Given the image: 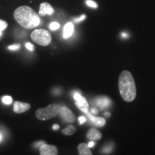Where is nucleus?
<instances>
[{
  "label": "nucleus",
  "instance_id": "obj_1",
  "mask_svg": "<svg viewBox=\"0 0 155 155\" xmlns=\"http://www.w3.org/2000/svg\"><path fill=\"white\" fill-rule=\"evenodd\" d=\"M14 17L22 28L28 30L37 28L41 22L40 15L28 6H21L16 9Z\"/></svg>",
  "mask_w": 155,
  "mask_h": 155
},
{
  "label": "nucleus",
  "instance_id": "obj_2",
  "mask_svg": "<svg viewBox=\"0 0 155 155\" xmlns=\"http://www.w3.org/2000/svg\"><path fill=\"white\" fill-rule=\"evenodd\" d=\"M119 89L121 98L125 101L131 102L137 96V88L133 75L129 71H124L119 75Z\"/></svg>",
  "mask_w": 155,
  "mask_h": 155
},
{
  "label": "nucleus",
  "instance_id": "obj_14",
  "mask_svg": "<svg viewBox=\"0 0 155 155\" xmlns=\"http://www.w3.org/2000/svg\"><path fill=\"white\" fill-rule=\"evenodd\" d=\"M96 104L99 107L103 109V108L108 107V106L111 104V100L108 99L106 97H101V98H97L96 100Z\"/></svg>",
  "mask_w": 155,
  "mask_h": 155
},
{
  "label": "nucleus",
  "instance_id": "obj_18",
  "mask_svg": "<svg viewBox=\"0 0 155 155\" xmlns=\"http://www.w3.org/2000/svg\"><path fill=\"white\" fill-rule=\"evenodd\" d=\"M86 4L88 7H92V8H97L98 7V5L93 0H86Z\"/></svg>",
  "mask_w": 155,
  "mask_h": 155
},
{
  "label": "nucleus",
  "instance_id": "obj_5",
  "mask_svg": "<svg viewBox=\"0 0 155 155\" xmlns=\"http://www.w3.org/2000/svg\"><path fill=\"white\" fill-rule=\"evenodd\" d=\"M73 98L75 99V105H76L78 109H80L81 111L84 112L86 114L87 112H88L89 105L86 98L81 96L78 93H75L74 95H73Z\"/></svg>",
  "mask_w": 155,
  "mask_h": 155
},
{
  "label": "nucleus",
  "instance_id": "obj_28",
  "mask_svg": "<svg viewBox=\"0 0 155 155\" xmlns=\"http://www.w3.org/2000/svg\"><path fill=\"white\" fill-rule=\"evenodd\" d=\"M127 34H125V33L122 34V37H123V38H126V37H127Z\"/></svg>",
  "mask_w": 155,
  "mask_h": 155
},
{
  "label": "nucleus",
  "instance_id": "obj_31",
  "mask_svg": "<svg viewBox=\"0 0 155 155\" xmlns=\"http://www.w3.org/2000/svg\"><path fill=\"white\" fill-rule=\"evenodd\" d=\"M2 32H1V31H0V37L2 36Z\"/></svg>",
  "mask_w": 155,
  "mask_h": 155
},
{
  "label": "nucleus",
  "instance_id": "obj_26",
  "mask_svg": "<svg viewBox=\"0 0 155 155\" xmlns=\"http://www.w3.org/2000/svg\"><path fill=\"white\" fill-rule=\"evenodd\" d=\"M53 129H54V130H58V129H59V126H58V124H55L53 127Z\"/></svg>",
  "mask_w": 155,
  "mask_h": 155
},
{
  "label": "nucleus",
  "instance_id": "obj_8",
  "mask_svg": "<svg viewBox=\"0 0 155 155\" xmlns=\"http://www.w3.org/2000/svg\"><path fill=\"white\" fill-rule=\"evenodd\" d=\"M30 104L28 103H22L20 101H15L13 106V111L16 114H22L28 111L30 108Z\"/></svg>",
  "mask_w": 155,
  "mask_h": 155
},
{
  "label": "nucleus",
  "instance_id": "obj_9",
  "mask_svg": "<svg viewBox=\"0 0 155 155\" xmlns=\"http://www.w3.org/2000/svg\"><path fill=\"white\" fill-rule=\"evenodd\" d=\"M54 10L53 7L48 2L42 3L40 6V10H39V15L40 16H45L46 15H53Z\"/></svg>",
  "mask_w": 155,
  "mask_h": 155
},
{
  "label": "nucleus",
  "instance_id": "obj_30",
  "mask_svg": "<svg viewBox=\"0 0 155 155\" xmlns=\"http://www.w3.org/2000/svg\"><path fill=\"white\" fill-rule=\"evenodd\" d=\"M2 135L0 134V141H2Z\"/></svg>",
  "mask_w": 155,
  "mask_h": 155
},
{
  "label": "nucleus",
  "instance_id": "obj_22",
  "mask_svg": "<svg viewBox=\"0 0 155 155\" xmlns=\"http://www.w3.org/2000/svg\"><path fill=\"white\" fill-rule=\"evenodd\" d=\"M25 47H26L27 49L30 50V51H33L35 50V46L32 44H31L30 42H27L25 44Z\"/></svg>",
  "mask_w": 155,
  "mask_h": 155
},
{
  "label": "nucleus",
  "instance_id": "obj_19",
  "mask_svg": "<svg viewBox=\"0 0 155 155\" xmlns=\"http://www.w3.org/2000/svg\"><path fill=\"white\" fill-rule=\"evenodd\" d=\"M7 26H8V24H7V22L2 20V19H0V31L1 32L5 30L7 28Z\"/></svg>",
  "mask_w": 155,
  "mask_h": 155
},
{
  "label": "nucleus",
  "instance_id": "obj_11",
  "mask_svg": "<svg viewBox=\"0 0 155 155\" xmlns=\"http://www.w3.org/2000/svg\"><path fill=\"white\" fill-rule=\"evenodd\" d=\"M86 137L91 141H98L102 138V134L98 129H91L87 132Z\"/></svg>",
  "mask_w": 155,
  "mask_h": 155
},
{
  "label": "nucleus",
  "instance_id": "obj_7",
  "mask_svg": "<svg viewBox=\"0 0 155 155\" xmlns=\"http://www.w3.org/2000/svg\"><path fill=\"white\" fill-rule=\"evenodd\" d=\"M40 154L41 155H56L58 154L57 147L44 143L40 147Z\"/></svg>",
  "mask_w": 155,
  "mask_h": 155
},
{
  "label": "nucleus",
  "instance_id": "obj_29",
  "mask_svg": "<svg viewBox=\"0 0 155 155\" xmlns=\"http://www.w3.org/2000/svg\"><path fill=\"white\" fill-rule=\"evenodd\" d=\"M105 116H107V117H108V116H110V113H106V114H105Z\"/></svg>",
  "mask_w": 155,
  "mask_h": 155
},
{
  "label": "nucleus",
  "instance_id": "obj_20",
  "mask_svg": "<svg viewBox=\"0 0 155 155\" xmlns=\"http://www.w3.org/2000/svg\"><path fill=\"white\" fill-rule=\"evenodd\" d=\"M19 48H20V45L19 44H15L8 47V49L10 50H19Z\"/></svg>",
  "mask_w": 155,
  "mask_h": 155
},
{
  "label": "nucleus",
  "instance_id": "obj_25",
  "mask_svg": "<svg viewBox=\"0 0 155 155\" xmlns=\"http://www.w3.org/2000/svg\"><path fill=\"white\" fill-rule=\"evenodd\" d=\"M94 145H95L94 141H91L90 142L88 143V146L89 147H90V148H92V147H94Z\"/></svg>",
  "mask_w": 155,
  "mask_h": 155
},
{
  "label": "nucleus",
  "instance_id": "obj_6",
  "mask_svg": "<svg viewBox=\"0 0 155 155\" xmlns=\"http://www.w3.org/2000/svg\"><path fill=\"white\" fill-rule=\"evenodd\" d=\"M59 115L64 121L68 123H73L75 120V116L71 109L66 106H61Z\"/></svg>",
  "mask_w": 155,
  "mask_h": 155
},
{
  "label": "nucleus",
  "instance_id": "obj_27",
  "mask_svg": "<svg viewBox=\"0 0 155 155\" xmlns=\"http://www.w3.org/2000/svg\"><path fill=\"white\" fill-rule=\"evenodd\" d=\"M91 113L93 114H96L98 113V111L96 109H95V108H93V109H91Z\"/></svg>",
  "mask_w": 155,
  "mask_h": 155
},
{
  "label": "nucleus",
  "instance_id": "obj_23",
  "mask_svg": "<svg viewBox=\"0 0 155 155\" xmlns=\"http://www.w3.org/2000/svg\"><path fill=\"white\" fill-rule=\"evenodd\" d=\"M78 120H79V122H80L81 124H83L84 122L86 121V119L84 117V116H80V117L78 118Z\"/></svg>",
  "mask_w": 155,
  "mask_h": 155
},
{
  "label": "nucleus",
  "instance_id": "obj_13",
  "mask_svg": "<svg viewBox=\"0 0 155 155\" xmlns=\"http://www.w3.org/2000/svg\"><path fill=\"white\" fill-rule=\"evenodd\" d=\"M79 154L81 155H91L92 152L90 150V147L85 143H81L78 147Z\"/></svg>",
  "mask_w": 155,
  "mask_h": 155
},
{
  "label": "nucleus",
  "instance_id": "obj_16",
  "mask_svg": "<svg viewBox=\"0 0 155 155\" xmlns=\"http://www.w3.org/2000/svg\"><path fill=\"white\" fill-rule=\"evenodd\" d=\"M2 101L5 104H7V105H9L12 103V98L9 96H5L2 98Z\"/></svg>",
  "mask_w": 155,
  "mask_h": 155
},
{
  "label": "nucleus",
  "instance_id": "obj_17",
  "mask_svg": "<svg viewBox=\"0 0 155 155\" xmlns=\"http://www.w3.org/2000/svg\"><path fill=\"white\" fill-rule=\"evenodd\" d=\"M60 26H61V25H60L59 23L56 22H53L50 23L49 28H50V30L54 31V30H58V29H59L60 28Z\"/></svg>",
  "mask_w": 155,
  "mask_h": 155
},
{
  "label": "nucleus",
  "instance_id": "obj_4",
  "mask_svg": "<svg viewBox=\"0 0 155 155\" xmlns=\"http://www.w3.org/2000/svg\"><path fill=\"white\" fill-rule=\"evenodd\" d=\"M31 39L32 41L42 46H47L52 41L51 34L43 29L35 30L31 34Z\"/></svg>",
  "mask_w": 155,
  "mask_h": 155
},
{
  "label": "nucleus",
  "instance_id": "obj_3",
  "mask_svg": "<svg viewBox=\"0 0 155 155\" xmlns=\"http://www.w3.org/2000/svg\"><path fill=\"white\" fill-rule=\"evenodd\" d=\"M61 106L59 104H52L45 108H40L35 111L37 119L42 121L49 120L55 117L60 113Z\"/></svg>",
  "mask_w": 155,
  "mask_h": 155
},
{
  "label": "nucleus",
  "instance_id": "obj_10",
  "mask_svg": "<svg viewBox=\"0 0 155 155\" xmlns=\"http://www.w3.org/2000/svg\"><path fill=\"white\" fill-rule=\"evenodd\" d=\"M86 114L87 116H88V119H90V121L93 122L94 125H96L97 127H102L105 126L106 120L104 119V118L96 117V116H94L92 114L89 113V112H87Z\"/></svg>",
  "mask_w": 155,
  "mask_h": 155
},
{
  "label": "nucleus",
  "instance_id": "obj_21",
  "mask_svg": "<svg viewBox=\"0 0 155 155\" xmlns=\"http://www.w3.org/2000/svg\"><path fill=\"white\" fill-rule=\"evenodd\" d=\"M86 15H82L81 17H78V18L74 19V22L75 23H78V22H82V21L84 20V19H86Z\"/></svg>",
  "mask_w": 155,
  "mask_h": 155
},
{
  "label": "nucleus",
  "instance_id": "obj_15",
  "mask_svg": "<svg viewBox=\"0 0 155 155\" xmlns=\"http://www.w3.org/2000/svg\"><path fill=\"white\" fill-rule=\"evenodd\" d=\"M75 131H76L75 128L72 125H70L66 128H65V129H63V130H62V133L66 136H71V135H73Z\"/></svg>",
  "mask_w": 155,
  "mask_h": 155
},
{
  "label": "nucleus",
  "instance_id": "obj_24",
  "mask_svg": "<svg viewBox=\"0 0 155 155\" xmlns=\"http://www.w3.org/2000/svg\"><path fill=\"white\" fill-rule=\"evenodd\" d=\"M45 142H43V141H38V142H37L35 144V147H40L41 146L42 144H43Z\"/></svg>",
  "mask_w": 155,
  "mask_h": 155
},
{
  "label": "nucleus",
  "instance_id": "obj_12",
  "mask_svg": "<svg viewBox=\"0 0 155 155\" xmlns=\"http://www.w3.org/2000/svg\"><path fill=\"white\" fill-rule=\"evenodd\" d=\"M73 32H74V25L72 22H68L66 25L64 26L63 29V36L65 39L69 38L72 35Z\"/></svg>",
  "mask_w": 155,
  "mask_h": 155
}]
</instances>
